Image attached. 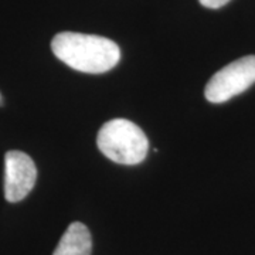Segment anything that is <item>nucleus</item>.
Masks as SVG:
<instances>
[{"instance_id":"f257e3e1","label":"nucleus","mask_w":255,"mask_h":255,"mask_svg":"<svg viewBox=\"0 0 255 255\" xmlns=\"http://www.w3.org/2000/svg\"><path fill=\"white\" fill-rule=\"evenodd\" d=\"M51 50L64 64L87 74L107 73L121 60L118 44L110 38L73 31L58 33L51 41Z\"/></svg>"},{"instance_id":"f03ea898","label":"nucleus","mask_w":255,"mask_h":255,"mask_svg":"<svg viewBox=\"0 0 255 255\" xmlns=\"http://www.w3.org/2000/svg\"><path fill=\"white\" fill-rule=\"evenodd\" d=\"M100 150L119 164H137L145 160L149 140L140 128L128 119H112L104 124L97 137Z\"/></svg>"},{"instance_id":"7ed1b4c3","label":"nucleus","mask_w":255,"mask_h":255,"mask_svg":"<svg viewBox=\"0 0 255 255\" xmlns=\"http://www.w3.org/2000/svg\"><path fill=\"white\" fill-rule=\"evenodd\" d=\"M255 82V55L233 61L214 74L206 85L204 95L213 104H221L248 90Z\"/></svg>"},{"instance_id":"20e7f679","label":"nucleus","mask_w":255,"mask_h":255,"mask_svg":"<svg viewBox=\"0 0 255 255\" xmlns=\"http://www.w3.org/2000/svg\"><path fill=\"white\" fill-rule=\"evenodd\" d=\"M37 167L24 152L10 150L4 156V197L9 203L21 201L33 190Z\"/></svg>"},{"instance_id":"39448f33","label":"nucleus","mask_w":255,"mask_h":255,"mask_svg":"<svg viewBox=\"0 0 255 255\" xmlns=\"http://www.w3.org/2000/svg\"><path fill=\"white\" fill-rule=\"evenodd\" d=\"M92 238L82 223H73L63 234L53 255H91Z\"/></svg>"},{"instance_id":"423d86ee","label":"nucleus","mask_w":255,"mask_h":255,"mask_svg":"<svg viewBox=\"0 0 255 255\" xmlns=\"http://www.w3.org/2000/svg\"><path fill=\"white\" fill-rule=\"evenodd\" d=\"M201 4L207 9H220L227 4L230 0H199Z\"/></svg>"}]
</instances>
